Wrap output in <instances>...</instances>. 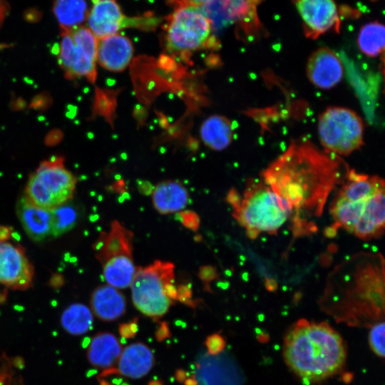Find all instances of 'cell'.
<instances>
[{
	"label": "cell",
	"instance_id": "cell-20",
	"mask_svg": "<svg viewBox=\"0 0 385 385\" xmlns=\"http://www.w3.org/2000/svg\"><path fill=\"white\" fill-rule=\"evenodd\" d=\"M153 364L154 356L150 348L142 343H134L122 351L117 368L113 371L136 379L148 374Z\"/></svg>",
	"mask_w": 385,
	"mask_h": 385
},
{
	"label": "cell",
	"instance_id": "cell-29",
	"mask_svg": "<svg viewBox=\"0 0 385 385\" xmlns=\"http://www.w3.org/2000/svg\"><path fill=\"white\" fill-rule=\"evenodd\" d=\"M26 197L40 207L51 210L56 207V202L35 173L30 175L26 188Z\"/></svg>",
	"mask_w": 385,
	"mask_h": 385
},
{
	"label": "cell",
	"instance_id": "cell-9",
	"mask_svg": "<svg viewBox=\"0 0 385 385\" xmlns=\"http://www.w3.org/2000/svg\"><path fill=\"white\" fill-rule=\"evenodd\" d=\"M318 132L324 150L337 155H349L363 145V122L346 108H327L319 118Z\"/></svg>",
	"mask_w": 385,
	"mask_h": 385
},
{
	"label": "cell",
	"instance_id": "cell-18",
	"mask_svg": "<svg viewBox=\"0 0 385 385\" xmlns=\"http://www.w3.org/2000/svg\"><path fill=\"white\" fill-rule=\"evenodd\" d=\"M133 54L131 41L126 36L115 34L98 39L96 61L111 71H121L130 63Z\"/></svg>",
	"mask_w": 385,
	"mask_h": 385
},
{
	"label": "cell",
	"instance_id": "cell-6",
	"mask_svg": "<svg viewBox=\"0 0 385 385\" xmlns=\"http://www.w3.org/2000/svg\"><path fill=\"white\" fill-rule=\"evenodd\" d=\"M130 287L134 306L147 317L158 319L178 300L175 265L157 260L138 267Z\"/></svg>",
	"mask_w": 385,
	"mask_h": 385
},
{
	"label": "cell",
	"instance_id": "cell-40",
	"mask_svg": "<svg viewBox=\"0 0 385 385\" xmlns=\"http://www.w3.org/2000/svg\"><path fill=\"white\" fill-rule=\"evenodd\" d=\"M11 236L18 242L21 240V235L17 232L13 231L11 232Z\"/></svg>",
	"mask_w": 385,
	"mask_h": 385
},
{
	"label": "cell",
	"instance_id": "cell-44",
	"mask_svg": "<svg viewBox=\"0 0 385 385\" xmlns=\"http://www.w3.org/2000/svg\"><path fill=\"white\" fill-rule=\"evenodd\" d=\"M70 262H75L77 261V258L76 257H70L69 260Z\"/></svg>",
	"mask_w": 385,
	"mask_h": 385
},
{
	"label": "cell",
	"instance_id": "cell-31",
	"mask_svg": "<svg viewBox=\"0 0 385 385\" xmlns=\"http://www.w3.org/2000/svg\"><path fill=\"white\" fill-rule=\"evenodd\" d=\"M181 222L188 228L196 230L199 227V218L196 213L190 211H183L178 213Z\"/></svg>",
	"mask_w": 385,
	"mask_h": 385
},
{
	"label": "cell",
	"instance_id": "cell-37",
	"mask_svg": "<svg viewBox=\"0 0 385 385\" xmlns=\"http://www.w3.org/2000/svg\"><path fill=\"white\" fill-rule=\"evenodd\" d=\"M11 235V230L9 227L4 226H0V242L4 241L9 239Z\"/></svg>",
	"mask_w": 385,
	"mask_h": 385
},
{
	"label": "cell",
	"instance_id": "cell-13",
	"mask_svg": "<svg viewBox=\"0 0 385 385\" xmlns=\"http://www.w3.org/2000/svg\"><path fill=\"white\" fill-rule=\"evenodd\" d=\"M32 266L24 252L14 245L0 242V283L13 289H26L30 286Z\"/></svg>",
	"mask_w": 385,
	"mask_h": 385
},
{
	"label": "cell",
	"instance_id": "cell-41",
	"mask_svg": "<svg viewBox=\"0 0 385 385\" xmlns=\"http://www.w3.org/2000/svg\"><path fill=\"white\" fill-rule=\"evenodd\" d=\"M70 257H70V253H69V252H67V253H66V254L64 255V260H65L66 262H68V261L69 260Z\"/></svg>",
	"mask_w": 385,
	"mask_h": 385
},
{
	"label": "cell",
	"instance_id": "cell-34",
	"mask_svg": "<svg viewBox=\"0 0 385 385\" xmlns=\"http://www.w3.org/2000/svg\"><path fill=\"white\" fill-rule=\"evenodd\" d=\"M212 0H169L175 8L185 6H202L209 3Z\"/></svg>",
	"mask_w": 385,
	"mask_h": 385
},
{
	"label": "cell",
	"instance_id": "cell-7",
	"mask_svg": "<svg viewBox=\"0 0 385 385\" xmlns=\"http://www.w3.org/2000/svg\"><path fill=\"white\" fill-rule=\"evenodd\" d=\"M133 243V233L118 220L113 221L110 230L102 232L95 242L96 256L108 284L117 289L130 287L136 270Z\"/></svg>",
	"mask_w": 385,
	"mask_h": 385
},
{
	"label": "cell",
	"instance_id": "cell-33",
	"mask_svg": "<svg viewBox=\"0 0 385 385\" xmlns=\"http://www.w3.org/2000/svg\"><path fill=\"white\" fill-rule=\"evenodd\" d=\"M208 351L210 354H217L223 348L222 339L220 336L213 335L208 340Z\"/></svg>",
	"mask_w": 385,
	"mask_h": 385
},
{
	"label": "cell",
	"instance_id": "cell-39",
	"mask_svg": "<svg viewBox=\"0 0 385 385\" xmlns=\"http://www.w3.org/2000/svg\"><path fill=\"white\" fill-rule=\"evenodd\" d=\"M57 275H54L53 277L51 279V284L53 287H57L61 284L62 281H61V276H58V279H56Z\"/></svg>",
	"mask_w": 385,
	"mask_h": 385
},
{
	"label": "cell",
	"instance_id": "cell-11",
	"mask_svg": "<svg viewBox=\"0 0 385 385\" xmlns=\"http://www.w3.org/2000/svg\"><path fill=\"white\" fill-rule=\"evenodd\" d=\"M92 2L93 5L87 20L88 29L98 39L117 34L124 28L148 30L150 26L148 16H125L116 0H92Z\"/></svg>",
	"mask_w": 385,
	"mask_h": 385
},
{
	"label": "cell",
	"instance_id": "cell-22",
	"mask_svg": "<svg viewBox=\"0 0 385 385\" xmlns=\"http://www.w3.org/2000/svg\"><path fill=\"white\" fill-rule=\"evenodd\" d=\"M188 200L187 189L177 180L162 181L156 185L152 192L153 206L162 215L183 210L187 206Z\"/></svg>",
	"mask_w": 385,
	"mask_h": 385
},
{
	"label": "cell",
	"instance_id": "cell-26",
	"mask_svg": "<svg viewBox=\"0 0 385 385\" xmlns=\"http://www.w3.org/2000/svg\"><path fill=\"white\" fill-rule=\"evenodd\" d=\"M93 317L90 309L83 304L74 303L63 312L61 324L64 330L74 336L87 333L92 329Z\"/></svg>",
	"mask_w": 385,
	"mask_h": 385
},
{
	"label": "cell",
	"instance_id": "cell-12",
	"mask_svg": "<svg viewBox=\"0 0 385 385\" xmlns=\"http://www.w3.org/2000/svg\"><path fill=\"white\" fill-rule=\"evenodd\" d=\"M294 4L307 37L315 39L330 29L339 31L340 21L334 0H294Z\"/></svg>",
	"mask_w": 385,
	"mask_h": 385
},
{
	"label": "cell",
	"instance_id": "cell-4",
	"mask_svg": "<svg viewBox=\"0 0 385 385\" xmlns=\"http://www.w3.org/2000/svg\"><path fill=\"white\" fill-rule=\"evenodd\" d=\"M385 184L377 175L350 169L329 205L332 230L344 228L356 237L370 240L381 237L385 227Z\"/></svg>",
	"mask_w": 385,
	"mask_h": 385
},
{
	"label": "cell",
	"instance_id": "cell-8",
	"mask_svg": "<svg viewBox=\"0 0 385 385\" xmlns=\"http://www.w3.org/2000/svg\"><path fill=\"white\" fill-rule=\"evenodd\" d=\"M167 50L188 53L218 45L210 21L200 6L176 7L164 26Z\"/></svg>",
	"mask_w": 385,
	"mask_h": 385
},
{
	"label": "cell",
	"instance_id": "cell-25",
	"mask_svg": "<svg viewBox=\"0 0 385 385\" xmlns=\"http://www.w3.org/2000/svg\"><path fill=\"white\" fill-rule=\"evenodd\" d=\"M89 11L86 0H55L53 6L61 30L80 26L87 19Z\"/></svg>",
	"mask_w": 385,
	"mask_h": 385
},
{
	"label": "cell",
	"instance_id": "cell-24",
	"mask_svg": "<svg viewBox=\"0 0 385 385\" xmlns=\"http://www.w3.org/2000/svg\"><path fill=\"white\" fill-rule=\"evenodd\" d=\"M200 136L204 143L211 149L224 150L232 140L233 130L231 122L223 116H210L202 123Z\"/></svg>",
	"mask_w": 385,
	"mask_h": 385
},
{
	"label": "cell",
	"instance_id": "cell-15",
	"mask_svg": "<svg viewBox=\"0 0 385 385\" xmlns=\"http://www.w3.org/2000/svg\"><path fill=\"white\" fill-rule=\"evenodd\" d=\"M35 174L51 193L57 206L72 198L77 180L65 168L61 158L43 161Z\"/></svg>",
	"mask_w": 385,
	"mask_h": 385
},
{
	"label": "cell",
	"instance_id": "cell-1",
	"mask_svg": "<svg viewBox=\"0 0 385 385\" xmlns=\"http://www.w3.org/2000/svg\"><path fill=\"white\" fill-rule=\"evenodd\" d=\"M349 170L339 155L303 138L292 140L262 170L260 179L289 207V228L294 237H300L317 231L313 220L321 216L328 197L344 183Z\"/></svg>",
	"mask_w": 385,
	"mask_h": 385
},
{
	"label": "cell",
	"instance_id": "cell-36",
	"mask_svg": "<svg viewBox=\"0 0 385 385\" xmlns=\"http://www.w3.org/2000/svg\"><path fill=\"white\" fill-rule=\"evenodd\" d=\"M9 4L5 0H0V27L4 20L9 14Z\"/></svg>",
	"mask_w": 385,
	"mask_h": 385
},
{
	"label": "cell",
	"instance_id": "cell-2",
	"mask_svg": "<svg viewBox=\"0 0 385 385\" xmlns=\"http://www.w3.org/2000/svg\"><path fill=\"white\" fill-rule=\"evenodd\" d=\"M318 304L337 322L351 327H371L384 321L382 255L361 252L342 261L327 276Z\"/></svg>",
	"mask_w": 385,
	"mask_h": 385
},
{
	"label": "cell",
	"instance_id": "cell-14",
	"mask_svg": "<svg viewBox=\"0 0 385 385\" xmlns=\"http://www.w3.org/2000/svg\"><path fill=\"white\" fill-rule=\"evenodd\" d=\"M236 368L226 354L204 353L196 362L195 376L199 385H240Z\"/></svg>",
	"mask_w": 385,
	"mask_h": 385
},
{
	"label": "cell",
	"instance_id": "cell-23",
	"mask_svg": "<svg viewBox=\"0 0 385 385\" xmlns=\"http://www.w3.org/2000/svg\"><path fill=\"white\" fill-rule=\"evenodd\" d=\"M121 352V345L114 334L101 332L90 341L87 358L93 366L106 370L117 362Z\"/></svg>",
	"mask_w": 385,
	"mask_h": 385
},
{
	"label": "cell",
	"instance_id": "cell-38",
	"mask_svg": "<svg viewBox=\"0 0 385 385\" xmlns=\"http://www.w3.org/2000/svg\"><path fill=\"white\" fill-rule=\"evenodd\" d=\"M12 364L17 369H23L25 365L24 360L21 356H16L11 359Z\"/></svg>",
	"mask_w": 385,
	"mask_h": 385
},
{
	"label": "cell",
	"instance_id": "cell-28",
	"mask_svg": "<svg viewBox=\"0 0 385 385\" xmlns=\"http://www.w3.org/2000/svg\"><path fill=\"white\" fill-rule=\"evenodd\" d=\"M52 215L51 235L57 237L71 230L76 224L78 211L71 202H66L51 210Z\"/></svg>",
	"mask_w": 385,
	"mask_h": 385
},
{
	"label": "cell",
	"instance_id": "cell-30",
	"mask_svg": "<svg viewBox=\"0 0 385 385\" xmlns=\"http://www.w3.org/2000/svg\"><path fill=\"white\" fill-rule=\"evenodd\" d=\"M384 322H379L370 327L369 344L371 350L379 356H384Z\"/></svg>",
	"mask_w": 385,
	"mask_h": 385
},
{
	"label": "cell",
	"instance_id": "cell-46",
	"mask_svg": "<svg viewBox=\"0 0 385 385\" xmlns=\"http://www.w3.org/2000/svg\"><path fill=\"white\" fill-rule=\"evenodd\" d=\"M371 1H377V0H371Z\"/></svg>",
	"mask_w": 385,
	"mask_h": 385
},
{
	"label": "cell",
	"instance_id": "cell-45",
	"mask_svg": "<svg viewBox=\"0 0 385 385\" xmlns=\"http://www.w3.org/2000/svg\"><path fill=\"white\" fill-rule=\"evenodd\" d=\"M51 304H52V306L56 307V304H57V302H56V300H53V301L51 302Z\"/></svg>",
	"mask_w": 385,
	"mask_h": 385
},
{
	"label": "cell",
	"instance_id": "cell-42",
	"mask_svg": "<svg viewBox=\"0 0 385 385\" xmlns=\"http://www.w3.org/2000/svg\"><path fill=\"white\" fill-rule=\"evenodd\" d=\"M14 309L18 310V311H22V310H24V308L22 306L15 305Z\"/></svg>",
	"mask_w": 385,
	"mask_h": 385
},
{
	"label": "cell",
	"instance_id": "cell-16",
	"mask_svg": "<svg viewBox=\"0 0 385 385\" xmlns=\"http://www.w3.org/2000/svg\"><path fill=\"white\" fill-rule=\"evenodd\" d=\"M310 82L322 89H329L343 78L344 68L337 54L329 48H319L312 53L306 68Z\"/></svg>",
	"mask_w": 385,
	"mask_h": 385
},
{
	"label": "cell",
	"instance_id": "cell-19",
	"mask_svg": "<svg viewBox=\"0 0 385 385\" xmlns=\"http://www.w3.org/2000/svg\"><path fill=\"white\" fill-rule=\"evenodd\" d=\"M16 212L27 235L33 240L39 242L51 235V211L35 205L26 197L17 202Z\"/></svg>",
	"mask_w": 385,
	"mask_h": 385
},
{
	"label": "cell",
	"instance_id": "cell-5",
	"mask_svg": "<svg viewBox=\"0 0 385 385\" xmlns=\"http://www.w3.org/2000/svg\"><path fill=\"white\" fill-rule=\"evenodd\" d=\"M227 201L233 209L232 216L251 239L262 233L276 235L284 225L289 226V207L260 178L249 180L242 197L230 190Z\"/></svg>",
	"mask_w": 385,
	"mask_h": 385
},
{
	"label": "cell",
	"instance_id": "cell-3",
	"mask_svg": "<svg viewBox=\"0 0 385 385\" xmlns=\"http://www.w3.org/2000/svg\"><path fill=\"white\" fill-rule=\"evenodd\" d=\"M283 356L300 379L317 382L342 369L346 351L342 337L329 324L301 319L284 337Z\"/></svg>",
	"mask_w": 385,
	"mask_h": 385
},
{
	"label": "cell",
	"instance_id": "cell-32",
	"mask_svg": "<svg viewBox=\"0 0 385 385\" xmlns=\"http://www.w3.org/2000/svg\"><path fill=\"white\" fill-rule=\"evenodd\" d=\"M199 277L202 281L210 282L217 277V272L211 266H203L200 270Z\"/></svg>",
	"mask_w": 385,
	"mask_h": 385
},
{
	"label": "cell",
	"instance_id": "cell-27",
	"mask_svg": "<svg viewBox=\"0 0 385 385\" xmlns=\"http://www.w3.org/2000/svg\"><path fill=\"white\" fill-rule=\"evenodd\" d=\"M361 51L368 56L376 57L383 53L385 43L384 26L378 22H369L361 26L357 38Z\"/></svg>",
	"mask_w": 385,
	"mask_h": 385
},
{
	"label": "cell",
	"instance_id": "cell-21",
	"mask_svg": "<svg viewBox=\"0 0 385 385\" xmlns=\"http://www.w3.org/2000/svg\"><path fill=\"white\" fill-rule=\"evenodd\" d=\"M91 306L94 314L106 322L115 321L123 316L126 309L123 294L109 284L96 288L91 298Z\"/></svg>",
	"mask_w": 385,
	"mask_h": 385
},
{
	"label": "cell",
	"instance_id": "cell-10",
	"mask_svg": "<svg viewBox=\"0 0 385 385\" xmlns=\"http://www.w3.org/2000/svg\"><path fill=\"white\" fill-rule=\"evenodd\" d=\"M262 1L212 0L200 7L210 21L212 31L236 24L247 37L253 38L262 29L257 13V7Z\"/></svg>",
	"mask_w": 385,
	"mask_h": 385
},
{
	"label": "cell",
	"instance_id": "cell-43",
	"mask_svg": "<svg viewBox=\"0 0 385 385\" xmlns=\"http://www.w3.org/2000/svg\"><path fill=\"white\" fill-rule=\"evenodd\" d=\"M15 383H16V381L14 380V379H12L11 380H10L9 382H7L4 385H15Z\"/></svg>",
	"mask_w": 385,
	"mask_h": 385
},
{
	"label": "cell",
	"instance_id": "cell-17",
	"mask_svg": "<svg viewBox=\"0 0 385 385\" xmlns=\"http://www.w3.org/2000/svg\"><path fill=\"white\" fill-rule=\"evenodd\" d=\"M58 61L68 78L86 77L91 83L96 78V62L87 58L74 43L68 31L61 30Z\"/></svg>",
	"mask_w": 385,
	"mask_h": 385
},
{
	"label": "cell",
	"instance_id": "cell-35",
	"mask_svg": "<svg viewBox=\"0 0 385 385\" xmlns=\"http://www.w3.org/2000/svg\"><path fill=\"white\" fill-rule=\"evenodd\" d=\"M24 16L26 21L34 22L41 19V14L38 10L32 9L27 10Z\"/></svg>",
	"mask_w": 385,
	"mask_h": 385
}]
</instances>
